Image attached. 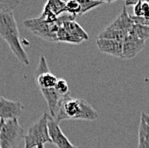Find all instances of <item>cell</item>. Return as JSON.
I'll use <instances>...</instances> for the list:
<instances>
[{
    "label": "cell",
    "mask_w": 149,
    "mask_h": 148,
    "mask_svg": "<svg viewBox=\"0 0 149 148\" xmlns=\"http://www.w3.org/2000/svg\"><path fill=\"white\" fill-rule=\"evenodd\" d=\"M99 117L98 112L88 101L82 99H73L67 95L61 102L55 121L59 123L65 120H88L94 121Z\"/></svg>",
    "instance_id": "obj_2"
},
{
    "label": "cell",
    "mask_w": 149,
    "mask_h": 148,
    "mask_svg": "<svg viewBox=\"0 0 149 148\" xmlns=\"http://www.w3.org/2000/svg\"><path fill=\"white\" fill-rule=\"evenodd\" d=\"M58 21H59L60 22V26L58 30V33H57V42H66V43L76 44H81V42H83L81 40L77 39V38H75L74 36H72L71 34H70L66 30L63 28L59 18H58Z\"/></svg>",
    "instance_id": "obj_14"
},
{
    "label": "cell",
    "mask_w": 149,
    "mask_h": 148,
    "mask_svg": "<svg viewBox=\"0 0 149 148\" xmlns=\"http://www.w3.org/2000/svg\"><path fill=\"white\" fill-rule=\"evenodd\" d=\"M132 20L134 21V24H139L142 26H148L149 27V18H146L143 16H134L133 15H130Z\"/></svg>",
    "instance_id": "obj_21"
},
{
    "label": "cell",
    "mask_w": 149,
    "mask_h": 148,
    "mask_svg": "<svg viewBox=\"0 0 149 148\" xmlns=\"http://www.w3.org/2000/svg\"><path fill=\"white\" fill-rule=\"evenodd\" d=\"M65 9H66V13L70 15H72L74 16L81 15V7L79 1L71 0V1L65 2Z\"/></svg>",
    "instance_id": "obj_16"
},
{
    "label": "cell",
    "mask_w": 149,
    "mask_h": 148,
    "mask_svg": "<svg viewBox=\"0 0 149 148\" xmlns=\"http://www.w3.org/2000/svg\"><path fill=\"white\" fill-rule=\"evenodd\" d=\"M55 89L58 92H59L61 95H68L70 94V89H69V85L68 82L63 80V79H59L58 80V82L55 86Z\"/></svg>",
    "instance_id": "obj_19"
},
{
    "label": "cell",
    "mask_w": 149,
    "mask_h": 148,
    "mask_svg": "<svg viewBox=\"0 0 149 148\" xmlns=\"http://www.w3.org/2000/svg\"><path fill=\"white\" fill-rule=\"evenodd\" d=\"M20 3L18 0H0V12H13Z\"/></svg>",
    "instance_id": "obj_17"
},
{
    "label": "cell",
    "mask_w": 149,
    "mask_h": 148,
    "mask_svg": "<svg viewBox=\"0 0 149 148\" xmlns=\"http://www.w3.org/2000/svg\"><path fill=\"white\" fill-rule=\"evenodd\" d=\"M64 13H66L64 1L49 0L45 3L44 10L40 17L48 22H57L60 15Z\"/></svg>",
    "instance_id": "obj_9"
},
{
    "label": "cell",
    "mask_w": 149,
    "mask_h": 148,
    "mask_svg": "<svg viewBox=\"0 0 149 148\" xmlns=\"http://www.w3.org/2000/svg\"><path fill=\"white\" fill-rule=\"evenodd\" d=\"M48 130L52 143L58 148H78L70 141L67 136L63 133L59 123L51 117L50 114H48Z\"/></svg>",
    "instance_id": "obj_7"
},
{
    "label": "cell",
    "mask_w": 149,
    "mask_h": 148,
    "mask_svg": "<svg viewBox=\"0 0 149 148\" xmlns=\"http://www.w3.org/2000/svg\"><path fill=\"white\" fill-rule=\"evenodd\" d=\"M138 133H139L140 137H142L146 140L149 141V127L141 118L140 122L139 129H138Z\"/></svg>",
    "instance_id": "obj_20"
},
{
    "label": "cell",
    "mask_w": 149,
    "mask_h": 148,
    "mask_svg": "<svg viewBox=\"0 0 149 148\" xmlns=\"http://www.w3.org/2000/svg\"><path fill=\"white\" fill-rule=\"evenodd\" d=\"M133 30L138 38L141 40L142 41H146L149 39V27L148 26H142L139 24H134L133 27Z\"/></svg>",
    "instance_id": "obj_18"
},
{
    "label": "cell",
    "mask_w": 149,
    "mask_h": 148,
    "mask_svg": "<svg viewBox=\"0 0 149 148\" xmlns=\"http://www.w3.org/2000/svg\"><path fill=\"white\" fill-rule=\"evenodd\" d=\"M142 16L149 18V1L142 2Z\"/></svg>",
    "instance_id": "obj_23"
},
{
    "label": "cell",
    "mask_w": 149,
    "mask_h": 148,
    "mask_svg": "<svg viewBox=\"0 0 149 148\" xmlns=\"http://www.w3.org/2000/svg\"><path fill=\"white\" fill-rule=\"evenodd\" d=\"M0 36L22 64L29 66V56L22 45L18 26L13 12H0Z\"/></svg>",
    "instance_id": "obj_1"
},
{
    "label": "cell",
    "mask_w": 149,
    "mask_h": 148,
    "mask_svg": "<svg viewBox=\"0 0 149 148\" xmlns=\"http://www.w3.org/2000/svg\"><path fill=\"white\" fill-rule=\"evenodd\" d=\"M24 136V130L19 124L18 119L7 121L2 120L0 129V148H16Z\"/></svg>",
    "instance_id": "obj_5"
},
{
    "label": "cell",
    "mask_w": 149,
    "mask_h": 148,
    "mask_svg": "<svg viewBox=\"0 0 149 148\" xmlns=\"http://www.w3.org/2000/svg\"><path fill=\"white\" fill-rule=\"evenodd\" d=\"M24 148H36L45 144L52 143L48 130V114L43 115L32 123L24 136Z\"/></svg>",
    "instance_id": "obj_3"
},
{
    "label": "cell",
    "mask_w": 149,
    "mask_h": 148,
    "mask_svg": "<svg viewBox=\"0 0 149 148\" xmlns=\"http://www.w3.org/2000/svg\"><path fill=\"white\" fill-rule=\"evenodd\" d=\"M23 110L24 106L21 102L7 99L0 95V120L18 119Z\"/></svg>",
    "instance_id": "obj_8"
},
{
    "label": "cell",
    "mask_w": 149,
    "mask_h": 148,
    "mask_svg": "<svg viewBox=\"0 0 149 148\" xmlns=\"http://www.w3.org/2000/svg\"><path fill=\"white\" fill-rule=\"evenodd\" d=\"M1 126H2V120H0V129H1Z\"/></svg>",
    "instance_id": "obj_27"
},
{
    "label": "cell",
    "mask_w": 149,
    "mask_h": 148,
    "mask_svg": "<svg viewBox=\"0 0 149 148\" xmlns=\"http://www.w3.org/2000/svg\"><path fill=\"white\" fill-rule=\"evenodd\" d=\"M138 148H149V141L146 140L142 137L138 138Z\"/></svg>",
    "instance_id": "obj_24"
},
{
    "label": "cell",
    "mask_w": 149,
    "mask_h": 148,
    "mask_svg": "<svg viewBox=\"0 0 149 148\" xmlns=\"http://www.w3.org/2000/svg\"><path fill=\"white\" fill-rule=\"evenodd\" d=\"M23 26L31 33L46 41L57 42V33L60 26L58 18L54 22H48L40 17L30 18L23 22Z\"/></svg>",
    "instance_id": "obj_4"
},
{
    "label": "cell",
    "mask_w": 149,
    "mask_h": 148,
    "mask_svg": "<svg viewBox=\"0 0 149 148\" xmlns=\"http://www.w3.org/2000/svg\"><path fill=\"white\" fill-rule=\"evenodd\" d=\"M34 80L40 91L54 88L58 82V79L50 71L44 55H41L39 60L38 67L34 72Z\"/></svg>",
    "instance_id": "obj_6"
},
{
    "label": "cell",
    "mask_w": 149,
    "mask_h": 148,
    "mask_svg": "<svg viewBox=\"0 0 149 148\" xmlns=\"http://www.w3.org/2000/svg\"><path fill=\"white\" fill-rule=\"evenodd\" d=\"M79 3H80L81 7V15H84L85 13H87L91 10L103 4L105 2L104 1H100V0H80Z\"/></svg>",
    "instance_id": "obj_15"
},
{
    "label": "cell",
    "mask_w": 149,
    "mask_h": 148,
    "mask_svg": "<svg viewBox=\"0 0 149 148\" xmlns=\"http://www.w3.org/2000/svg\"><path fill=\"white\" fill-rule=\"evenodd\" d=\"M145 42H127L124 41L123 44V52L121 58L124 59H130L134 58L144 47Z\"/></svg>",
    "instance_id": "obj_12"
},
{
    "label": "cell",
    "mask_w": 149,
    "mask_h": 148,
    "mask_svg": "<svg viewBox=\"0 0 149 148\" xmlns=\"http://www.w3.org/2000/svg\"><path fill=\"white\" fill-rule=\"evenodd\" d=\"M128 32L123 30L114 29L110 27H107L104 31H102L100 34L98 39H104V40H117L120 42H123Z\"/></svg>",
    "instance_id": "obj_13"
},
{
    "label": "cell",
    "mask_w": 149,
    "mask_h": 148,
    "mask_svg": "<svg viewBox=\"0 0 149 148\" xmlns=\"http://www.w3.org/2000/svg\"><path fill=\"white\" fill-rule=\"evenodd\" d=\"M36 148H45V147L44 146H40V147H38Z\"/></svg>",
    "instance_id": "obj_26"
},
{
    "label": "cell",
    "mask_w": 149,
    "mask_h": 148,
    "mask_svg": "<svg viewBox=\"0 0 149 148\" xmlns=\"http://www.w3.org/2000/svg\"><path fill=\"white\" fill-rule=\"evenodd\" d=\"M141 118L142 119V120L146 122V124L149 127V114H147V113L143 112V113L141 114Z\"/></svg>",
    "instance_id": "obj_25"
},
{
    "label": "cell",
    "mask_w": 149,
    "mask_h": 148,
    "mask_svg": "<svg viewBox=\"0 0 149 148\" xmlns=\"http://www.w3.org/2000/svg\"><path fill=\"white\" fill-rule=\"evenodd\" d=\"M134 25V21L132 20L130 15H129L127 9H126V5L124 4L123 6V10H122L120 15L108 27L114 28V29L123 30L125 32H129L130 30L133 28Z\"/></svg>",
    "instance_id": "obj_11"
},
{
    "label": "cell",
    "mask_w": 149,
    "mask_h": 148,
    "mask_svg": "<svg viewBox=\"0 0 149 148\" xmlns=\"http://www.w3.org/2000/svg\"><path fill=\"white\" fill-rule=\"evenodd\" d=\"M123 44V42H120L117 40H111L97 39L96 40V44L100 51L108 55L118 57V58L122 57Z\"/></svg>",
    "instance_id": "obj_10"
},
{
    "label": "cell",
    "mask_w": 149,
    "mask_h": 148,
    "mask_svg": "<svg viewBox=\"0 0 149 148\" xmlns=\"http://www.w3.org/2000/svg\"><path fill=\"white\" fill-rule=\"evenodd\" d=\"M142 1H137L133 6L134 16H142Z\"/></svg>",
    "instance_id": "obj_22"
}]
</instances>
